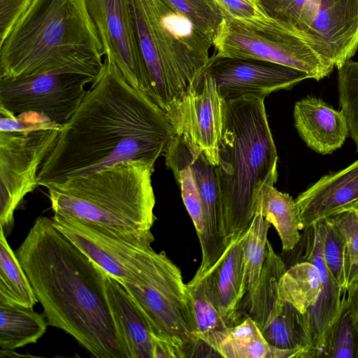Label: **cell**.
Returning <instances> with one entry per match:
<instances>
[{
	"label": "cell",
	"mask_w": 358,
	"mask_h": 358,
	"mask_svg": "<svg viewBox=\"0 0 358 358\" xmlns=\"http://www.w3.org/2000/svg\"><path fill=\"white\" fill-rule=\"evenodd\" d=\"M243 235L229 243L222 256L202 278L227 327L241 322L238 310L247 293Z\"/></svg>",
	"instance_id": "obj_18"
},
{
	"label": "cell",
	"mask_w": 358,
	"mask_h": 358,
	"mask_svg": "<svg viewBox=\"0 0 358 358\" xmlns=\"http://www.w3.org/2000/svg\"><path fill=\"white\" fill-rule=\"evenodd\" d=\"M52 219L61 232L122 285H141L162 257V252L152 247L151 229L124 233L57 214Z\"/></svg>",
	"instance_id": "obj_9"
},
{
	"label": "cell",
	"mask_w": 358,
	"mask_h": 358,
	"mask_svg": "<svg viewBox=\"0 0 358 358\" xmlns=\"http://www.w3.org/2000/svg\"><path fill=\"white\" fill-rule=\"evenodd\" d=\"M62 129L0 132V227L6 236L13 228L15 210L38 186L39 169Z\"/></svg>",
	"instance_id": "obj_11"
},
{
	"label": "cell",
	"mask_w": 358,
	"mask_h": 358,
	"mask_svg": "<svg viewBox=\"0 0 358 358\" xmlns=\"http://www.w3.org/2000/svg\"><path fill=\"white\" fill-rule=\"evenodd\" d=\"M100 71L75 68L15 78H0V107L17 115L36 112L64 125Z\"/></svg>",
	"instance_id": "obj_10"
},
{
	"label": "cell",
	"mask_w": 358,
	"mask_h": 358,
	"mask_svg": "<svg viewBox=\"0 0 358 358\" xmlns=\"http://www.w3.org/2000/svg\"><path fill=\"white\" fill-rule=\"evenodd\" d=\"M345 238L347 246L348 280L350 271L358 264V218L352 210L328 217Z\"/></svg>",
	"instance_id": "obj_35"
},
{
	"label": "cell",
	"mask_w": 358,
	"mask_h": 358,
	"mask_svg": "<svg viewBox=\"0 0 358 358\" xmlns=\"http://www.w3.org/2000/svg\"><path fill=\"white\" fill-rule=\"evenodd\" d=\"M358 281V264L352 267L350 271L348 287ZM348 288V287H347Z\"/></svg>",
	"instance_id": "obj_40"
},
{
	"label": "cell",
	"mask_w": 358,
	"mask_h": 358,
	"mask_svg": "<svg viewBox=\"0 0 358 358\" xmlns=\"http://www.w3.org/2000/svg\"><path fill=\"white\" fill-rule=\"evenodd\" d=\"M215 166L228 244L248 229L262 185L278 178V154L264 99L224 101Z\"/></svg>",
	"instance_id": "obj_4"
},
{
	"label": "cell",
	"mask_w": 358,
	"mask_h": 358,
	"mask_svg": "<svg viewBox=\"0 0 358 358\" xmlns=\"http://www.w3.org/2000/svg\"><path fill=\"white\" fill-rule=\"evenodd\" d=\"M106 293L124 358H153L150 327L125 289L107 274Z\"/></svg>",
	"instance_id": "obj_20"
},
{
	"label": "cell",
	"mask_w": 358,
	"mask_h": 358,
	"mask_svg": "<svg viewBox=\"0 0 358 358\" xmlns=\"http://www.w3.org/2000/svg\"><path fill=\"white\" fill-rule=\"evenodd\" d=\"M322 289L317 267L310 262L292 264L279 282V296L303 313H306L317 302Z\"/></svg>",
	"instance_id": "obj_26"
},
{
	"label": "cell",
	"mask_w": 358,
	"mask_h": 358,
	"mask_svg": "<svg viewBox=\"0 0 358 358\" xmlns=\"http://www.w3.org/2000/svg\"><path fill=\"white\" fill-rule=\"evenodd\" d=\"M267 343L282 350H301L304 358H310L311 341L308 318L288 302L262 330Z\"/></svg>",
	"instance_id": "obj_25"
},
{
	"label": "cell",
	"mask_w": 358,
	"mask_h": 358,
	"mask_svg": "<svg viewBox=\"0 0 358 358\" xmlns=\"http://www.w3.org/2000/svg\"><path fill=\"white\" fill-rule=\"evenodd\" d=\"M322 237V252L326 266L341 287H348L347 246L343 235L325 219L318 222Z\"/></svg>",
	"instance_id": "obj_30"
},
{
	"label": "cell",
	"mask_w": 358,
	"mask_h": 358,
	"mask_svg": "<svg viewBox=\"0 0 358 358\" xmlns=\"http://www.w3.org/2000/svg\"><path fill=\"white\" fill-rule=\"evenodd\" d=\"M164 155L166 166L180 186L183 203L199 238L202 258L198 271L206 273L229 245L215 166L199 147L178 134Z\"/></svg>",
	"instance_id": "obj_7"
},
{
	"label": "cell",
	"mask_w": 358,
	"mask_h": 358,
	"mask_svg": "<svg viewBox=\"0 0 358 358\" xmlns=\"http://www.w3.org/2000/svg\"><path fill=\"white\" fill-rule=\"evenodd\" d=\"M295 127L306 145L321 155L340 148L349 134L343 111L336 110L323 100L307 96L296 102Z\"/></svg>",
	"instance_id": "obj_19"
},
{
	"label": "cell",
	"mask_w": 358,
	"mask_h": 358,
	"mask_svg": "<svg viewBox=\"0 0 358 358\" xmlns=\"http://www.w3.org/2000/svg\"><path fill=\"white\" fill-rule=\"evenodd\" d=\"M303 229L358 204V159L338 172L324 176L296 199Z\"/></svg>",
	"instance_id": "obj_17"
},
{
	"label": "cell",
	"mask_w": 358,
	"mask_h": 358,
	"mask_svg": "<svg viewBox=\"0 0 358 358\" xmlns=\"http://www.w3.org/2000/svg\"><path fill=\"white\" fill-rule=\"evenodd\" d=\"M339 103L358 151V62L349 60L338 69Z\"/></svg>",
	"instance_id": "obj_31"
},
{
	"label": "cell",
	"mask_w": 358,
	"mask_h": 358,
	"mask_svg": "<svg viewBox=\"0 0 358 358\" xmlns=\"http://www.w3.org/2000/svg\"><path fill=\"white\" fill-rule=\"evenodd\" d=\"M144 70L142 92L166 113L209 61L213 41L164 0H127Z\"/></svg>",
	"instance_id": "obj_5"
},
{
	"label": "cell",
	"mask_w": 358,
	"mask_h": 358,
	"mask_svg": "<svg viewBox=\"0 0 358 358\" xmlns=\"http://www.w3.org/2000/svg\"><path fill=\"white\" fill-rule=\"evenodd\" d=\"M103 56L87 0H32L0 43V78L68 68L100 71Z\"/></svg>",
	"instance_id": "obj_3"
},
{
	"label": "cell",
	"mask_w": 358,
	"mask_h": 358,
	"mask_svg": "<svg viewBox=\"0 0 358 358\" xmlns=\"http://www.w3.org/2000/svg\"><path fill=\"white\" fill-rule=\"evenodd\" d=\"M223 102L214 79L203 69L166 113L175 134L199 147L214 166L218 163Z\"/></svg>",
	"instance_id": "obj_14"
},
{
	"label": "cell",
	"mask_w": 358,
	"mask_h": 358,
	"mask_svg": "<svg viewBox=\"0 0 358 358\" xmlns=\"http://www.w3.org/2000/svg\"><path fill=\"white\" fill-rule=\"evenodd\" d=\"M221 10L224 18L239 20H265L270 17L258 0H213Z\"/></svg>",
	"instance_id": "obj_37"
},
{
	"label": "cell",
	"mask_w": 358,
	"mask_h": 358,
	"mask_svg": "<svg viewBox=\"0 0 358 358\" xmlns=\"http://www.w3.org/2000/svg\"><path fill=\"white\" fill-rule=\"evenodd\" d=\"M87 3L105 57L132 87L142 91L144 70L127 0H87Z\"/></svg>",
	"instance_id": "obj_15"
},
{
	"label": "cell",
	"mask_w": 358,
	"mask_h": 358,
	"mask_svg": "<svg viewBox=\"0 0 358 358\" xmlns=\"http://www.w3.org/2000/svg\"><path fill=\"white\" fill-rule=\"evenodd\" d=\"M295 30L339 69L358 50V0H307Z\"/></svg>",
	"instance_id": "obj_12"
},
{
	"label": "cell",
	"mask_w": 358,
	"mask_h": 358,
	"mask_svg": "<svg viewBox=\"0 0 358 358\" xmlns=\"http://www.w3.org/2000/svg\"><path fill=\"white\" fill-rule=\"evenodd\" d=\"M15 254L48 324L96 358H124L106 293V272L54 224L36 219Z\"/></svg>",
	"instance_id": "obj_2"
},
{
	"label": "cell",
	"mask_w": 358,
	"mask_h": 358,
	"mask_svg": "<svg viewBox=\"0 0 358 358\" xmlns=\"http://www.w3.org/2000/svg\"><path fill=\"white\" fill-rule=\"evenodd\" d=\"M154 169L124 161L45 188L54 214L118 232L149 230L156 220Z\"/></svg>",
	"instance_id": "obj_6"
},
{
	"label": "cell",
	"mask_w": 358,
	"mask_h": 358,
	"mask_svg": "<svg viewBox=\"0 0 358 358\" xmlns=\"http://www.w3.org/2000/svg\"><path fill=\"white\" fill-rule=\"evenodd\" d=\"M189 291L196 329L194 336L228 328L218 313L204 280H191L187 283Z\"/></svg>",
	"instance_id": "obj_33"
},
{
	"label": "cell",
	"mask_w": 358,
	"mask_h": 358,
	"mask_svg": "<svg viewBox=\"0 0 358 358\" xmlns=\"http://www.w3.org/2000/svg\"><path fill=\"white\" fill-rule=\"evenodd\" d=\"M287 268L283 259L267 241V254L254 295L247 303L250 317L262 330L281 310L279 282Z\"/></svg>",
	"instance_id": "obj_23"
},
{
	"label": "cell",
	"mask_w": 358,
	"mask_h": 358,
	"mask_svg": "<svg viewBox=\"0 0 358 358\" xmlns=\"http://www.w3.org/2000/svg\"><path fill=\"white\" fill-rule=\"evenodd\" d=\"M213 45L217 57L266 60L305 72L317 81L328 76L334 67L296 30L271 18L255 21L224 18Z\"/></svg>",
	"instance_id": "obj_8"
},
{
	"label": "cell",
	"mask_w": 358,
	"mask_h": 358,
	"mask_svg": "<svg viewBox=\"0 0 358 358\" xmlns=\"http://www.w3.org/2000/svg\"><path fill=\"white\" fill-rule=\"evenodd\" d=\"M176 135L166 113L106 58L42 163L47 186L128 160L155 164Z\"/></svg>",
	"instance_id": "obj_1"
},
{
	"label": "cell",
	"mask_w": 358,
	"mask_h": 358,
	"mask_svg": "<svg viewBox=\"0 0 358 358\" xmlns=\"http://www.w3.org/2000/svg\"><path fill=\"white\" fill-rule=\"evenodd\" d=\"M318 357L358 358V319L345 295L323 336Z\"/></svg>",
	"instance_id": "obj_28"
},
{
	"label": "cell",
	"mask_w": 358,
	"mask_h": 358,
	"mask_svg": "<svg viewBox=\"0 0 358 358\" xmlns=\"http://www.w3.org/2000/svg\"><path fill=\"white\" fill-rule=\"evenodd\" d=\"M216 356L225 358H289L292 352L271 346L250 317L222 330L196 335Z\"/></svg>",
	"instance_id": "obj_21"
},
{
	"label": "cell",
	"mask_w": 358,
	"mask_h": 358,
	"mask_svg": "<svg viewBox=\"0 0 358 358\" xmlns=\"http://www.w3.org/2000/svg\"><path fill=\"white\" fill-rule=\"evenodd\" d=\"M278 178H269L262 186L256 201L255 214H261L277 231L284 252L292 251L299 241L303 229L300 210L296 200L278 191Z\"/></svg>",
	"instance_id": "obj_22"
},
{
	"label": "cell",
	"mask_w": 358,
	"mask_h": 358,
	"mask_svg": "<svg viewBox=\"0 0 358 358\" xmlns=\"http://www.w3.org/2000/svg\"><path fill=\"white\" fill-rule=\"evenodd\" d=\"M32 0H0V43L9 34Z\"/></svg>",
	"instance_id": "obj_38"
},
{
	"label": "cell",
	"mask_w": 358,
	"mask_h": 358,
	"mask_svg": "<svg viewBox=\"0 0 358 358\" xmlns=\"http://www.w3.org/2000/svg\"><path fill=\"white\" fill-rule=\"evenodd\" d=\"M204 71L213 77L225 101L250 96L265 99L273 92L291 89L310 78L305 72L271 62L215 55Z\"/></svg>",
	"instance_id": "obj_13"
},
{
	"label": "cell",
	"mask_w": 358,
	"mask_h": 358,
	"mask_svg": "<svg viewBox=\"0 0 358 358\" xmlns=\"http://www.w3.org/2000/svg\"><path fill=\"white\" fill-rule=\"evenodd\" d=\"M271 224L256 213L248 229L243 235L247 303L255 294L267 254V234Z\"/></svg>",
	"instance_id": "obj_29"
},
{
	"label": "cell",
	"mask_w": 358,
	"mask_h": 358,
	"mask_svg": "<svg viewBox=\"0 0 358 358\" xmlns=\"http://www.w3.org/2000/svg\"><path fill=\"white\" fill-rule=\"evenodd\" d=\"M318 222L302 229L299 241L289 252L290 262L308 261L318 268L322 285L318 300L306 313L308 318L311 355L318 357L323 336L340 310L345 292L325 264Z\"/></svg>",
	"instance_id": "obj_16"
},
{
	"label": "cell",
	"mask_w": 358,
	"mask_h": 358,
	"mask_svg": "<svg viewBox=\"0 0 358 358\" xmlns=\"http://www.w3.org/2000/svg\"><path fill=\"white\" fill-rule=\"evenodd\" d=\"M0 301L34 308L38 300L16 254L0 227Z\"/></svg>",
	"instance_id": "obj_27"
},
{
	"label": "cell",
	"mask_w": 358,
	"mask_h": 358,
	"mask_svg": "<svg viewBox=\"0 0 358 358\" xmlns=\"http://www.w3.org/2000/svg\"><path fill=\"white\" fill-rule=\"evenodd\" d=\"M267 15L295 30L301 10L307 0H258Z\"/></svg>",
	"instance_id": "obj_36"
},
{
	"label": "cell",
	"mask_w": 358,
	"mask_h": 358,
	"mask_svg": "<svg viewBox=\"0 0 358 358\" xmlns=\"http://www.w3.org/2000/svg\"><path fill=\"white\" fill-rule=\"evenodd\" d=\"M45 318L33 308L0 301V350L36 343L46 332Z\"/></svg>",
	"instance_id": "obj_24"
},
{
	"label": "cell",
	"mask_w": 358,
	"mask_h": 358,
	"mask_svg": "<svg viewBox=\"0 0 358 358\" xmlns=\"http://www.w3.org/2000/svg\"><path fill=\"white\" fill-rule=\"evenodd\" d=\"M189 19L213 43L224 16L213 0H164Z\"/></svg>",
	"instance_id": "obj_32"
},
{
	"label": "cell",
	"mask_w": 358,
	"mask_h": 358,
	"mask_svg": "<svg viewBox=\"0 0 358 358\" xmlns=\"http://www.w3.org/2000/svg\"><path fill=\"white\" fill-rule=\"evenodd\" d=\"M345 295L358 319V281L348 287Z\"/></svg>",
	"instance_id": "obj_39"
},
{
	"label": "cell",
	"mask_w": 358,
	"mask_h": 358,
	"mask_svg": "<svg viewBox=\"0 0 358 358\" xmlns=\"http://www.w3.org/2000/svg\"><path fill=\"white\" fill-rule=\"evenodd\" d=\"M352 210L355 212V213L356 214V215H357V217L358 218V204H357V206L355 208H354Z\"/></svg>",
	"instance_id": "obj_41"
},
{
	"label": "cell",
	"mask_w": 358,
	"mask_h": 358,
	"mask_svg": "<svg viewBox=\"0 0 358 358\" xmlns=\"http://www.w3.org/2000/svg\"><path fill=\"white\" fill-rule=\"evenodd\" d=\"M64 125L52 122L47 116L36 112L19 114L0 107V132H25L39 129L59 128Z\"/></svg>",
	"instance_id": "obj_34"
}]
</instances>
